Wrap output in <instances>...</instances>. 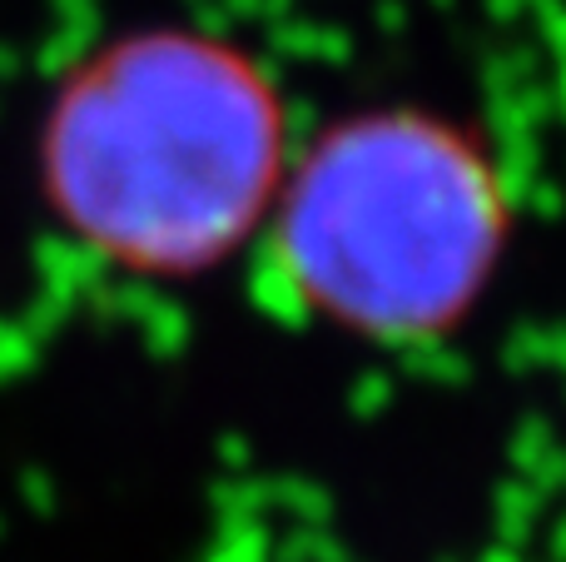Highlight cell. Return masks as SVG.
<instances>
[{"label":"cell","instance_id":"cell-1","mask_svg":"<svg viewBox=\"0 0 566 562\" xmlns=\"http://www.w3.org/2000/svg\"><path fill=\"white\" fill-rule=\"evenodd\" d=\"M289 159V100L269 65L189 25L99 40L65 65L35 129L45 215L145 284H195L259 244Z\"/></svg>","mask_w":566,"mask_h":562},{"label":"cell","instance_id":"cell-2","mask_svg":"<svg viewBox=\"0 0 566 562\" xmlns=\"http://www.w3.org/2000/svg\"><path fill=\"white\" fill-rule=\"evenodd\" d=\"M517 235L502 155L428 105H363L293 149L264 225L279 294L373 348L448 344Z\"/></svg>","mask_w":566,"mask_h":562}]
</instances>
